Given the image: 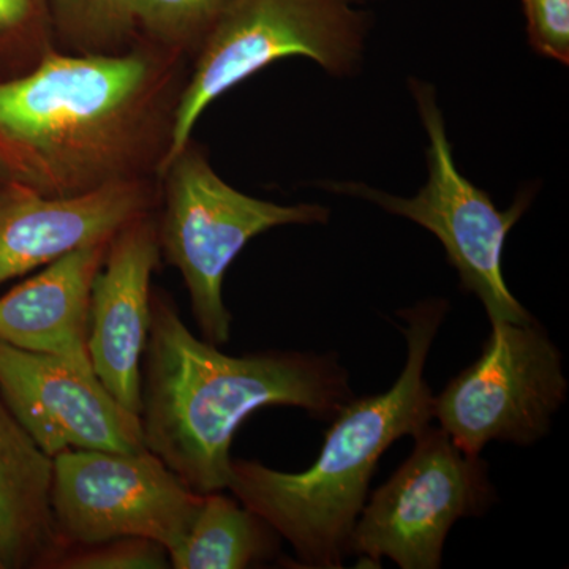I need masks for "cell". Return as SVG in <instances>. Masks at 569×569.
Wrapping results in <instances>:
<instances>
[{
    "label": "cell",
    "instance_id": "6da1fadb",
    "mask_svg": "<svg viewBox=\"0 0 569 569\" xmlns=\"http://www.w3.org/2000/svg\"><path fill=\"white\" fill-rule=\"evenodd\" d=\"M190 63L144 40L121 54L48 52L0 80V167L50 197L159 179Z\"/></svg>",
    "mask_w": 569,
    "mask_h": 569
},
{
    "label": "cell",
    "instance_id": "7a4b0ae2",
    "mask_svg": "<svg viewBox=\"0 0 569 569\" xmlns=\"http://www.w3.org/2000/svg\"><path fill=\"white\" fill-rule=\"evenodd\" d=\"M353 397L336 355H224L190 332L170 296L152 291L138 411L142 441L193 492L228 489L231 443L254 411L296 407L328 421Z\"/></svg>",
    "mask_w": 569,
    "mask_h": 569
},
{
    "label": "cell",
    "instance_id": "3957f363",
    "mask_svg": "<svg viewBox=\"0 0 569 569\" xmlns=\"http://www.w3.org/2000/svg\"><path fill=\"white\" fill-rule=\"evenodd\" d=\"M445 299L400 310L406 367L383 395L351 399L336 415L316 462L299 473L233 459L228 489L293 548L305 568H342L351 531L367 500L378 460L395 441L433 419L426 380L430 348L448 313Z\"/></svg>",
    "mask_w": 569,
    "mask_h": 569
},
{
    "label": "cell",
    "instance_id": "277c9868",
    "mask_svg": "<svg viewBox=\"0 0 569 569\" xmlns=\"http://www.w3.org/2000/svg\"><path fill=\"white\" fill-rule=\"evenodd\" d=\"M355 0H230L190 63L160 176L192 140L213 100L287 58L316 61L332 77L361 69L370 14Z\"/></svg>",
    "mask_w": 569,
    "mask_h": 569
},
{
    "label": "cell",
    "instance_id": "5b68a950",
    "mask_svg": "<svg viewBox=\"0 0 569 569\" xmlns=\"http://www.w3.org/2000/svg\"><path fill=\"white\" fill-rule=\"evenodd\" d=\"M159 182L160 253L181 272L203 339L224 346L233 317L224 306L223 280L236 257L272 228L328 222L329 209L277 204L239 192L213 171L193 140L164 168Z\"/></svg>",
    "mask_w": 569,
    "mask_h": 569
},
{
    "label": "cell",
    "instance_id": "8992f818",
    "mask_svg": "<svg viewBox=\"0 0 569 569\" xmlns=\"http://www.w3.org/2000/svg\"><path fill=\"white\" fill-rule=\"evenodd\" d=\"M410 88L429 140L426 186L411 198L396 197L359 182L320 186L370 201L436 236L445 247L448 263L458 271L463 290L477 296L485 306L490 325L533 320L509 291L503 276V249L509 231L529 209L535 193L529 190L519 193L507 211H500L490 194L468 181L456 167L436 88L418 78H411Z\"/></svg>",
    "mask_w": 569,
    "mask_h": 569
},
{
    "label": "cell",
    "instance_id": "52a82bcc",
    "mask_svg": "<svg viewBox=\"0 0 569 569\" xmlns=\"http://www.w3.org/2000/svg\"><path fill=\"white\" fill-rule=\"evenodd\" d=\"M496 500L488 463L427 426L410 458L365 503L348 553L376 567L389 559L402 569H438L452 526L485 515Z\"/></svg>",
    "mask_w": 569,
    "mask_h": 569
},
{
    "label": "cell",
    "instance_id": "ba28073f",
    "mask_svg": "<svg viewBox=\"0 0 569 569\" xmlns=\"http://www.w3.org/2000/svg\"><path fill=\"white\" fill-rule=\"evenodd\" d=\"M563 356L537 320L492 323L473 365L433 397V418L468 455L490 441L529 447L567 402Z\"/></svg>",
    "mask_w": 569,
    "mask_h": 569
},
{
    "label": "cell",
    "instance_id": "9c48e42d",
    "mask_svg": "<svg viewBox=\"0 0 569 569\" xmlns=\"http://www.w3.org/2000/svg\"><path fill=\"white\" fill-rule=\"evenodd\" d=\"M203 496L148 449H69L52 458L51 509L63 550L112 538L176 548Z\"/></svg>",
    "mask_w": 569,
    "mask_h": 569
},
{
    "label": "cell",
    "instance_id": "30bf717a",
    "mask_svg": "<svg viewBox=\"0 0 569 569\" xmlns=\"http://www.w3.org/2000/svg\"><path fill=\"white\" fill-rule=\"evenodd\" d=\"M0 396L50 458L69 449H146L140 418L92 370L0 342Z\"/></svg>",
    "mask_w": 569,
    "mask_h": 569
},
{
    "label": "cell",
    "instance_id": "8fae6325",
    "mask_svg": "<svg viewBox=\"0 0 569 569\" xmlns=\"http://www.w3.org/2000/svg\"><path fill=\"white\" fill-rule=\"evenodd\" d=\"M159 179L70 197H50L9 179L0 186V284L82 247L108 244L142 213L159 209Z\"/></svg>",
    "mask_w": 569,
    "mask_h": 569
},
{
    "label": "cell",
    "instance_id": "7c38bea8",
    "mask_svg": "<svg viewBox=\"0 0 569 569\" xmlns=\"http://www.w3.org/2000/svg\"><path fill=\"white\" fill-rule=\"evenodd\" d=\"M160 258L156 209L142 213L111 239L89 301L88 350L93 372L134 415L141 406L152 276Z\"/></svg>",
    "mask_w": 569,
    "mask_h": 569
},
{
    "label": "cell",
    "instance_id": "4fadbf2b",
    "mask_svg": "<svg viewBox=\"0 0 569 569\" xmlns=\"http://www.w3.org/2000/svg\"><path fill=\"white\" fill-rule=\"evenodd\" d=\"M110 244V242H108ZM108 244L82 247L0 298V342L92 370L89 301Z\"/></svg>",
    "mask_w": 569,
    "mask_h": 569
},
{
    "label": "cell",
    "instance_id": "5bb4252c",
    "mask_svg": "<svg viewBox=\"0 0 569 569\" xmlns=\"http://www.w3.org/2000/svg\"><path fill=\"white\" fill-rule=\"evenodd\" d=\"M52 459L0 396V560L51 568L63 552L51 509Z\"/></svg>",
    "mask_w": 569,
    "mask_h": 569
},
{
    "label": "cell",
    "instance_id": "9a60e30c",
    "mask_svg": "<svg viewBox=\"0 0 569 569\" xmlns=\"http://www.w3.org/2000/svg\"><path fill=\"white\" fill-rule=\"evenodd\" d=\"M279 533L238 498L206 493L186 537L168 552L174 569H244L274 559Z\"/></svg>",
    "mask_w": 569,
    "mask_h": 569
},
{
    "label": "cell",
    "instance_id": "2e32d148",
    "mask_svg": "<svg viewBox=\"0 0 569 569\" xmlns=\"http://www.w3.org/2000/svg\"><path fill=\"white\" fill-rule=\"evenodd\" d=\"M56 50L121 54L140 41L133 0H48Z\"/></svg>",
    "mask_w": 569,
    "mask_h": 569
},
{
    "label": "cell",
    "instance_id": "e0dca14e",
    "mask_svg": "<svg viewBox=\"0 0 569 569\" xmlns=\"http://www.w3.org/2000/svg\"><path fill=\"white\" fill-rule=\"evenodd\" d=\"M230 0H133L140 40L193 61Z\"/></svg>",
    "mask_w": 569,
    "mask_h": 569
},
{
    "label": "cell",
    "instance_id": "ac0fdd59",
    "mask_svg": "<svg viewBox=\"0 0 569 569\" xmlns=\"http://www.w3.org/2000/svg\"><path fill=\"white\" fill-rule=\"evenodd\" d=\"M168 550L153 539L112 538L63 550L52 569H167Z\"/></svg>",
    "mask_w": 569,
    "mask_h": 569
},
{
    "label": "cell",
    "instance_id": "d6986e66",
    "mask_svg": "<svg viewBox=\"0 0 569 569\" xmlns=\"http://www.w3.org/2000/svg\"><path fill=\"white\" fill-rule=\"evenodd\" d=\"M0 41L20 47L33 67L56 50L48 0H0Z\"/></svg>",
    "mask_w": 569,
    "mask_h": 569
},
{
    "label": "cell",
    "instance_id": "ffe728a7",
    "mask_svg": "<svg viewBox=\"0 0 569 569\" xmlns=\"http://www.w3.org/2000/svg\"><path fill=\"white\" fill-rule=\"evenodd\" d=\"M529 43L539 56L568 66L569 0H522Z\"/></svg>",
    "mask_w": 569,
    "mask_h": 569
},
{
    "label": "cell",
    "instance_id": "44dd1931",
    "mask_svg": "<svg viewBox=\"0 0 569 569\" xmlns=\"http://www.w3.org/2000/svg\"><path fill=\"white\" fill-rule=\"evenodd\" d=\"M7 181H9V178H7L6 171H3L2 167H0V186Z\"/></svg>",
    "mask_w": 569,
    "mask_h": 569
},
{
    "label": "cell",
    "instance_id": "7402d4cb",
    "mask_svg": "<svg viewBox=\"0 0 569 569\" xmlns=\"http://www.w3.org/2000/svg\"><path fill=\"white\" fill-rule=\"evenodd\" d=\"M6 568L3 567L2 560H0V569Z\"/></svg>",
    "mask_w": 569,
    "mask_h": 569
},
{
    "label": "cell",
    "instance_id": "603a6c76",
    "mask_svg": "<svg viewBox=\"0 0 569 569\" xmlns=\"http://www.w3.org/2000/svg\"><path fill=\"white\" fill-rule=\"evenodd\" d=\"M355 2H359V0H355Z\"/></svg>",
    "mask_w": 569,
    "mask_h": 569
}]
</instances>
